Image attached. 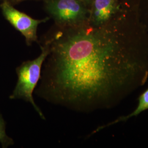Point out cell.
<instances>
[{"mask_svg":"<svg viewBox=\"0 0 148 148\" xmlns=\"http://www.w3.org/2000/svg\"><path fill=\"white\" fill-rule=\"evenodd\" d=\"M37 95L84 112L117 106L148 79V32L133 0L99 27H57Z\"/></svg>","mask_w":148,"mask_h":148,"instance_id":"obj_1","label":"cell"},{"mask_svg":"<svg viewBox=\"0 0 148 148\" xmlns=\"http://www.w3.org/2000/svg\"><path fill=\"white\" fill-rule=\"evenodd\" d=\"M41 48V53L37 58L23 62L16 69L18 81L10 98L11 99H23L30 103L41 118L45 120L44 115L36 104L32 95L41 78L43 63L49 51L48 45L46 42Z\"/></svg>","mask_w":148,"mask_h":148,"instance_id":"obj_2","label":"cell"},{"mask_svg":"<svg viewBox=\"0 0 148 148\" xmlns=\"http://www.w3.org/2000/svg\"><path fill=\"white\" fill-rule=\"evenodd\" d=\"M45 5L57 27H77L88 21L89 8L79 0H46Z\"/></svg>","mask_w":148,"mask_h":148,"instance_id":"obj_3","label":"cell"},{"mask_svg":"<svg viewBox=\"0 0 148 148\" xmlns=\"http://www.w3.org/2000/svg\"><path fill=\"white\" fill-rule=\"evenodd\" d=\"M0 7L5 19L25 37L27 46L37 41L38 25L49 20L48 17L43 19H34L27 14L17 10L7 0L3 1Z\"/></svg>","mask_w":148,"mask_h":148,"instance_id":"obj_4","label":"cell"},{"mask_svg":"<svg viewBox=\"0 0 148 148\" xmlns=\"http://www.w3.org/2000/svg\"><path fill=\"white\" fill-rule=\"evenodd\" d=\"M121 0H93L89 7L87 22L99 27L106 24L119 10Z\"/></svg>","mask_w":148,"mask_h":148,"instance_id":"obj_5","label":"cell"},{"mask_svg":"<svg viewBox=\"0 0 148 148\" xmlns=\"http://www.w3.org/2000/svg\"><path fill=\"white\" fill-rule=\"evenodd\" d=\"M138 100V101L137 106L131 113L127 114L126 115L119 117L114 120L97 128L93 132L90 133V136L93 135L96 133L108 127L117 125L120 123L126 122L130 119H132L133 117L138 116L139 115H140L143 112L148 110V88L147 90H145L140 95Z\"/></svg>","mask_w":148,"mask_h":148,"instance_id":"obj_6","label":"cell"},{"mask_svg":"<svg viewBox=\"0 0 148 148\" xmlns=\"http://www.w3.org/2000/svg\"><path fill=\"white\" fill-rule=\"evenodd\" d=\"M0 143L3 148H7L14 144L11 138L9 137L5 132V123L0 114Z\"/></svg>","mask_w":148,"mask_h":148,"instance_id":"obj_7","label":"cell"},{"mask_svg":"<svg viewBox=\"0 0 148 148\" xmlns=\"http://www.w3.org/2000/svg\"><path fill=\"white\" fill-rule=\"evenodd\" d=\"M79 1L82 2L85 4V5H87L88 8L90 7L92 2L93 1V0H79Z\"/></svg>","mask_w":148,"mask_h":148,"instance_id":"obj_8","label":"cell"},{"mask_svg":"<svg viewBox=\"0 0 148 148\" xmlns=\"http://www.w3.org/2000/svg\"><path fill=\"white\" fill-rule=\"evenodd\" d=\"M8 1L10 2H11V3L12 4V3H19V2H21L22 1H26V0H7Z\"/></svg>","mask_w":148,"mask_h":148,"instance_id":"obj_9","label":"cell"}]
</instances>
